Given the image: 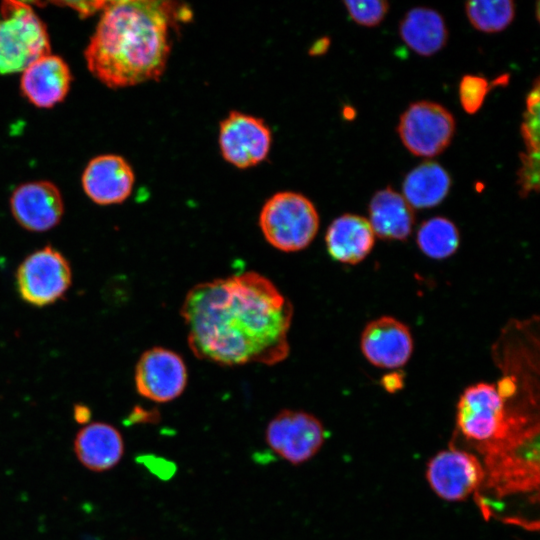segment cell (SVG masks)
<instances>
[{
  "label": "cell",
  "mask_w": 540,
  "mask_h": 540,
  "mask_svg": "<svg viewBox=\"0 0 540 540\" xmlns=\"http://www.w3.org/2000/svg\"><path fill=\"white\" fill-rule=\"evenodd\" d=\"M465 12L475 29L496 33L513 21L515 4L511 0H475L465 3Z\"/></svg>",
  "instance_id": "obj_23"
},
{
  "label": "cell",
  "mask_w": 540,
  "mask_h": 540,
  "mask_svg": "<svg viewBox=\"0 0 540 540\" xmlns=\"http://www.w3.org/2000/svg\"><path fill=\"white\" fill-rule=\"evenodd\" d=\"M267 446L291 465H302L322 448L326 432L322 422L303 410L283 409L267 424Z\"/></svg>",
  "instance_id": "obj_6"
},
{
  "label": "cell",
  "mask_w": 540,
  "mask_h": 540,
  "mask_svg": "<svg viewBox=\"0 0 540 540\" xmlns=\"http://www.w3.org/2000/svg\"><path fill=\"white\" fill-rule=\"evenodd\" d=\"M84 56L89 71L110 88L158 79L170 52V3L105 2Z\"/></svg>",
  "instance_id": "obj_2"
},
{
  "label": "cell",
  "mask_w": 540,
  "mask_h": 540,
  "mask_svg": "<svg viewBox=\"0 0 540 540\" xmlns=\"http://www.w3.org/2000/svg\"><path fill=\"white\" fill-rule=\"evenodd\" d=\"M369 223L375 236L405 240L415 224V213L403 195L391 187L377 191L369 203Z\"/></svg>",
  "instance_id": "obj_19"
},
{
  "label": "cell",
  "mask_w": 540,
  "mask_h": 540,
  "mask_svg": "<svg viewBox=\"0 0 540 540\" xmlns=\"http://www.w3.org/2000/svg\"><path fill=\"white\" fill-rule=\"evenodd\" d=\"M382 386L386 391L393 393L403 387V376L398 372H392L383 377L381 380Z\"/></svg>",
  "instance_id": "obj_28"
},
{
  "label": "cell",
  "mask_w": 540,
  "mask_h": 540,
  "mask_svg": "<svg viewBox=\"0 0 540 540\" xmlns=\"http://www.w3.org/2000/svg\"><path fill=\"white\" fill-rule=\"evenodd\" d=\"M71 81L67 63L57 55L47 54L22 72L20 88L35 106L51 108L66 97Z\"/></svg>",
  "instance_id": "obj_16"
},
{
  "label": "cell",
  "mask_w": 540,
  "mask_h": 540,
  "mask_svg": "<svg viewBox=\"0 0 540 540\" xmlns=\"http://www.w3.org/2000/svg\"><path fill=\"white\" fill-rule=\"evenodd\" d=\"M405 44L422 56L440 51L448 40V30L442 16L435 10L416 7L409 10L399 25Z\"/></svg>",
  "instance_id": "obj_20"
},
{
  "label": "cell",
  "mask_w": 540,
  "mask_h": 540,
  "mask_svg": "<svg viewBox=\"0 0 540 540\" xmlns=\"http://www.w3.org/2000/svg\"><path fill=\"white\" fill-rule=\"evenodd\" d=\"M328 44H329L328 39H323V40L319 41L314 46V53H316V54L317 53H323L324 50L328 47Z\"/></svg>",
  "instance_id": "obj_30"
},
{
  "label": "cell",
  "mask_w": 540,
  "mask_h": 540,
  "mask_svg": "<svg viewBox=\"0 0 540 540\" xmlns=\"http://www.w3.org/2000/svg\"><path fill=\"white\" fill-rule=\"evenodd\" d=\"M10 207L18 224L32 232L52 229L60 222L64 213L59 189L45 180L18 186L11 196Z\"/></svg>",
  "instance_id": "obj_14"
},
{
  "label": "cell",
  "mask_w": 540,
  "mask_h": 540,
  "mask_svg": "<svg viewBox=\"0 0 540 540\" xmlns=\"http://www.w3.org/2000/svg\"><path fill=\"white\" fill-rule=\"evenodd\" d=\"M496 385L479 382L468 386L460 395L456 423L460 432L478 444L502 437L511 414Z\"/></svg>",
  "instance_id": "obj_8"
},
{
  "label": "cell",
  "mask_w": 540,
  "mask_h": 540,
  "mask_svg": "<svg viewBox=\"0 0 540 540\" xmlns=\"http://www.w3.org/2000/svg\"><path fill=\"white\" fill-rule=\"evenodd\" d=\"M50 54L45 24L25 2L4 1L0 6V74L23 72Z\"/></svg>",
  "instance_id": "obj_5"
},
{
  "label": "cell",
  "mask_w": 540,
  "mask_h": 540,
  "mask_svg": "<svg viewBox=\"0 0 540 540\" xmlns=\"http://www.w3.org/2000/svg\"><path fill=\"white\" fill-rule=\"evenodd\" d=\"M16 282L20 296L27 303L42 307L64 296L72 282V271L61 252L45 246L22 261Z\"/></svg>",
  "instance_id": "obj_7"
},
{
  "label": "cell",
  "mask_w": 540,
  "mask_h": 540,
  "mask_svg": "<svg viewBox=\"0 0 540 540\" xmlns=\"http://www.w3.org/2000/svg\"><path fill=\"white\" fill-rule=\"evenodd\" d=\"M484 457V482L498 497L539 488V424L511 414L504 435L478 444Z\"/></svg>",
  "instance_id": "obj_3"
},
{
  "label": "cell",
  "mask_w": 540,
  "mask_h": 540,
  "mask_svg": "<svg viewBox=\"0 0 540 540\" xmlns=\"http://www.w3.org/2000/svg\"><path fill=\"white\" fill-rule=\"evenodd\" d=\"M134 173L119 155L104 154L90 160L82 175L86 195L99 205L118 204L132 192Z\"/></svg>",
  "instance_id": "obj_15"
},
{
  "label": "cell",
  "mask_w": 540,
  "mask_h": 540,
  "mask_svg": "<svg viewBox=\"0 0 540 540\" xmlns=\"http://www.w3.org/2000/svg\"><path fill=\"white\" fill-rule=\"evenodd\" d=\"M92 412L90 408L84 404H76L73 409V416L77 423L86 424L91 419Z\"/></svg>",
  "instance_id": "obj_29"
},
{
  "label": "cell",
  "mask_w": 540,
  "mask_h": 540,
  "mask_svg": "<svg viewBox=\"0 0 540 540\" xmlns=\"http://www.w3.org/2000/svg\"><path fill=\"white\" fill-rule=\"evenodd\" d=\"M193 354L223 366L275 365L290 352L291 302L248 271L191 288L180 309Z\"/></svg>",
  "instance_id": "obj_1"
},
{
  "label": "cell",
  "mask_w": 540,
  "mask_h": 540,
  "mask_svg": "<svg viewBox=\"0 0 540 540\" xmlns=\"http://www.w3.org/2000/svg\"><path fill=\"white\" fill-rule=\"evenodd\" d=\"M271 143V130L261 118L232 111L220 123L221 154L237 168H249L265 160Z\"/></svg>",
  "instance_id": "obj_11"
},
{
  "label": "cell",
  "mask_w": 540,
  "mask_h": 540,
  "mask_svg": "<svg viewBox=\"0 0 540 540\" xmlns=\"http://www.w3.org/2000/svg\"><path fill=\"white\" fill-rule=\"evenodd\" d=\"M451 179L438 163L425 161L411 170L403 182V197L417 209L438 205L448 194Z\"/></svg>",
  "instance_id": "obj_21"
},
{
  "label": "cell",
  "mask_w": 540,
  "mask_h": 540,
  "mask_svg": "<svg viewBox=\"0 0 540 540\" xmlns=\"http://www.w3.org/2000/svg\"><path fill=\"white\" fill-rule=\"evenodd\" d=\"M364 357L372 365L384 369L404 366L413 352L409 328L396 318L382 316L369 322L360 338Z\"/></svg>",
  "instance_id": "obj_13"
},
{
  "label": "cell",
  "mask_w": 540,
  "mask_h": 540,
  "mask_svg": "<svg viewBox=\"0 0 540 540\" xmlns=\"http://www.w3.org/2000/svg\"><path fill=\"white\" fill-rule=\"evenodd\" d=\"M484 468L473 454L454 447L438 452L427 465L426 478L446 501H463L483 485Z\"/></svg>",
  "instance_id": "obj_10"
},
{
  "label": "cell",
  "mask_w": 540,
  "mask_h": 540,
  "mask_svg": "<svg viewBox=\"0 0 540 540\" xmlns=\"http://www.w3.org/2000/svg\"><path fill=\"white\" fill-rule=\"evenodd\" d=\"M517 183L520 194L525 197L531 191L539 189V152L521 154V167L518 171Z\"/></svg>",
  "instance_id": "obj_27"
},
{
  "label": "cell",
  "mask_w": 540,
  "mask_h": 540,
  "mask_svg": "<svg viewBox=\"0 0 540 540\" xmlns=\"http://www.w3.org/2000/svg\"><path fill=\"white\" fill-rule=\"evenodd\" d=\"M350 17L359 25L374 27L379 25L389 10L383 0H355L344 2Z\"/></svg>",
  "instance_id": "obj_25"
},
{
  "label": "cell",
  "mask_w": 540,
  "mask_h": 540,
  "mask_svg": "<svg viewBox=\"0 0 540 540\" xmlns=\"http://www.w3.org/2000/svg\"><path fill=\"white\" fill-rule=\"evenodd\" d=\"M420 250L433 259H445L459 247L460 236L455 224L444 217H433L422 223L417 232Z\"/></svg>",
  "instance_id": "obj_22"
},
{
  "label": "cell",
  "mask_w": 540,
  "mask_h": 540,
  "mask_svg": "<svg viewBox=\"0 0 540 540\" xmlns=\"http://www.w3.org/2000/svg\"><path fill=\"white\" fill-rule=\"evenodd\" d=\"M325 244L332 259L343 264H357L371 252L375 234L368 219L344 214L329 225Z\"/></svg>",
  "instance_id": "obj_17"
},
{
  "label": "cell",
  "mask_w": 540,
  "mask_h": 540,
  "mask_svg": "<svg viewBox=\"0 0 540 540\" xmlns=\"http://www.w3.org/2000/svg\"><path fill=\"white\" fill-rule=\"evenodd\" d=\"M74 450L78 460L89 470L107 471L123 457V437L114 426L95 422L78 432Z\"/></svg>",
  "instance_id": "obj_18"
},
{
  "label": "cell",
  "mask_w": 540,
  "mask_h": 540,
  "mask_svg": "<svg viewBox=\"0 0 540 540\" xmlns=\"http://www.w3.org/2000/svg\"><path fill=\"white\" fill-rule=\"evenodd\" d=\"M527 110L521 125V133L528 152H539V80L526 99Z\"/></svg>",
  "instance_id": "obj_24"
},
{
  "label": "cell",
  "mask_w": 540,
  "mask_h": 540,
  "mask_svg": "<svg viewBox=\"0 0 540 540\" xmlns=\"http://www.w3.org/2000/svg\"><path fill=\"white\" fill-rule=\"evenodd\" d=\"M319 215L304 195L278 192L263 205L259 226L266 241L283 252H297L308 247L319 229Z\"/></svg>",
  "instance_id": "obj_4"
},
{
  "label": "cell",
  "mask_w": 540,
  "mask_h": 540,
  "mask_svg": "<svg viewBox=\"0 0 540 540\" xmlns=\"http://www.w3.org/2000/svg\"><path fill=\"white\" fill-rule=\"evenodd\" d=\"M490 84L488 80L478 75H465L459 85L460 103L469 114L476 113L482 106Z\"/></svg>",
  "instance_id": "obj_26"
},
{
  "label": "cell",
  "mask_w": 540,
  "mask_h": 540,
  "mask_svg": "<svg viewBox=\"0 0 540 540\" xmlns=\"http://www.w3.org/2000/svg\"><path fill=\"white\" fill-rule=\"evenodd\" d=\"M455 127V119L446 108L438 103L419 101L402 113L397 131L412 154L433 157L448 147Z\"/></svg>",
  "instance_id": "obj_9"
},
{
  "label": "cell",
  "mask_w": 540,
  "mask_h": 540,
  "mask_svg": "<svg viewBox=\"0 0 540 540\" xmlns=\"http://www.w3.org/2000/svg\"><path fill=\"white\" fill-rule=\"evenodd\" d=\"M134 380L139 395L156 403H168L184 392L188 373L179 354L164 347H153L139 358Z\"/></svg>",
  "instance_id": "obj_12"
}]
</instances>
